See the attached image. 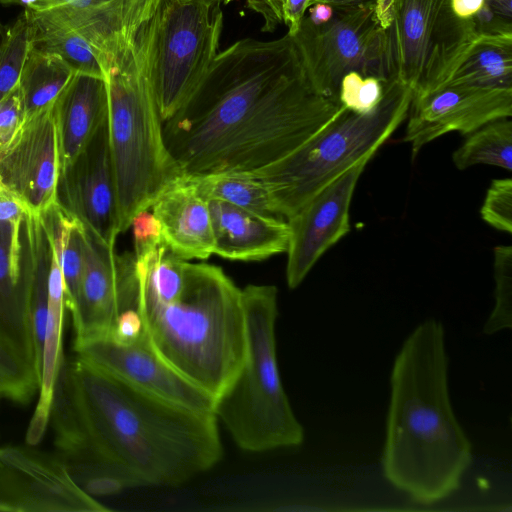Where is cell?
<instances>
[{
  "label": "cell",
  "mask_w": 512,
  "mask_h": 512,
  "mask_svg": "<svg viewBox=\"0 0 512 512\" xmlns=\"http://www.w3.org/2000/svg\"><path fill=\"white\" fill-rule=\"evenodd\" d=\"M49 425L55 453L84 490L104 477L126 488L181 485L223 454L214 413L151 396L77 355L62 360Z\"/></svg>",
  "instance_id": "cell-1"
},
{
  "label": "cell",
  "mask_w": 512,
  "mask_h": 512,
  "mask_svg": "<svg viewBox=\"0 0 512 512\" xmlns=\"http://www.w3.org/2000/svg\"><path fill=\"white\" fill-rule=\"evenodd\" d=\"M448 364L443 324L427 319L404 341L391 372L383 473L419 504L453 494L472 462L450 401Z\"/></svg>",
  "instance_id": "cell-2"
},
{
  "label": "cell",
  "mask_w": 512,
  "mask_h": 512,
  "mask_svg": "<svg viewBox=\"0 0 512 512\" xmlns=\"http://www.w3.org/2000/svg\"><path fill=\"white\" fill-rule=\"evenodd\" d=\"M305 69L293 38L238 40L220 51L190 100L163 123L166 146L185 175H202L223 143Z\"/></svg>",
  "instance_id": "cell-3"
},
{
  "label": "cell",
  "mask_w": 512,
  "mask_h": 512,
  "mask_svg": "<svg viewBox=\"0 0 512 512\" xmlns=\"http://www.w3.org/2000/svg\"><path fill=\"white\" fill-rule=\"evenodd\" d=\"M138 311L158 355L214 399L240 370L246 356L242 289L220 267L187 261L180 295Z\"/></svg>",
  "instance_id": "cell-4"
},
{
  "label": "cell",
  "mask_w": 512,
  "mask_h": 512,
  "mask_svg": "<svg viewBox=\"0 0 512 512\" xmlns=\"http://www.w3.org/2000/svg\"><path fill=\"white\" fill-rule=\"evenodd\" d=\"M108 135L117 192L118 231L150 209L185 174L170 154L163 120L136 43L105 72Z\"/></svg>",
  "instance_id": "cell-5"
},
{
  "label": "cell",
  "mask_w": 512,
  "mask_h": 512,
  "mask_svg": "<svg viewBox=\"0 0 512 512\" xmlns=\"http://www.w3.org/2000/svg\"><path fill=\"white\" fill-rule=\"evenodd\" d=\"M246 322L245 360L215 398L214 415L237 446L253 453L300 445L304 429L284 390L276 355L277 288L242 289Z\"/></svg>",
  "instance_id": "cell-6"
},
{
  "label": "cell",
  "mask_w": 512,
  "mask_h": 512,
  "mask_svg": "<svg viewBox=\"0 0 512 512\" xmlns=\"http://www.w3.org/2000/svg\"><path fill=\"white\" fill-rule=\"evenodd\" d=\"M384 84L383 98L372 112L357 114L342 107L324 127L284 158L240 174L263 182L278 214L289 218L329 182L360 161L371 159L407 118L411 89L398 81Z\"/></svg>",
  "instance_id": "cell-7"
},
{
  "label": "cell",
  "mask_w": 512,
  "mask_h": 512,
  "mask_svg": "<svg viewBox=\"0 0 512 512\" xmlns=\"http://www.w3.org/2000/svg\"><path fill=\"white\" fill-rule=\"evenodd\" d=\"M224 0H160L136 43L163 123L197 91L219 53Z\"/></svg>",
  "instance_id": "cell-8"
},
{
  "label": "cell",
  "mask_w": 512,
  "mask_h": 512,
  "mask_svg": "<svg viewBox=\"0 0 512 512\" xmlns=\"http://www.w3.org/2000/svg\"><path fill=\"white\" fill-rule=\"evenodd\" d=\"M384 33L388 81L412 91V99L442 88L479 35L470 19L459 18L451 0H375Z\"/></svg>",
  "instance_id": "cell-9"
},
{
  "label": "cell",
  "mask_w": 512,
  "mask_h": 512,
  "mask_svg": "<svg viewBox=\"0 0 512 512\" xmlns=\"http://www.w3.org/2000/svg\"><path fill=\"white\" fill-rule=\"evenodd\" d=\"M320 94L306 69L265 101L218 149L202 174L248 173L284 158L342 109Z\"/></svg>",
  "instance_id": "cell-10"
},
{
  "label": "cell",
  "mask_w": 512,
  "mask_h": 512,
  "mask_svg": "<svg viewBox=\"0 0 512 512\" xmlns=\"http://www.w3.org/2000/svg\"><path fill=\"white\" fill-rule=\"evenodd\" d=\"M291 37L312 85L326 97L338 100L341 79L349 72L387 83L384 33L375 0L334 7L333 17L322 25L304 16Z\"/></svg>",
  "instance_id": "cell-11"
},
{
  "label": "cell",
  "mask_w": 512,
  "mask_h": 512,
  "mask_svg": "<svg viewBox=\"0 0 512 512\" xmlns=\"http://www.w3.org/2000/svg\"><path fill=\"white\" fill-rule=\"evenodd\" d=\"M0 504L8 512H106L56 453L29 446L0 447Z\"/></svg>",
  "instance_id": "cell-12"
},
{
  "label": "cell",
  "mask_w": 512,
  "mask_h": 512,
  "mask_svg": "<svg viewBox=\"0 0 512 512\" xmlns=\"http://www.w3.org/2000/svg\"><path fill=\"white\" fill-rule=\"evenodd\" d=\"M138 302L134 255L116 253L86 228L84 267L70 312L73 348L110 337L118 315L126 309H138Z\"/></svg>",
  "instance_id": "cell-13"
},
{
  "label": "cell",
  "mask_w": 512,
  "mask_h": 512,
  "mask_svg": "<svg viewBox=\"0 0 512 512\" xmlns=\"http://www.w3.org/2000/svg\"><path fill=\"white\" fill-rule=\"evenodd\" d=\"M60 171L54 101L26 117L13 138L0 148V179L31 214L42 215L59 204Z\"/></svg>",
  "instance_id": "cell-14"
},
{
  "label": "cell",
  "mask_w": 512,
  "mask_h": 512,
  "mask_svg": "<svg viewBox=\"0 0 512 512\" xmlns=\"http://www.w3.org/2000/svg\"><path fill=\"white\" fill-rule=\"evenodd\" d=\"M73 350L81 359L144 393L177 406L214 413L215 399L164 361L145 330L130 344L104 338Z\"/></svg>",
  "instance_id": "cell-15"
},
{
  "label": "cell",
  "mask_w": 512,
  "mask_h": 512,
  "mask_svg": "<svg viewBox=\"0 0 512 512\" xmlns=\"http://www.w3.org/2000/svg\"><path fill=\"white\" fill-rule=\"evenodd\" d=\"M57 195L62 208L98 239L115 248L120 233L108 116L80 153L61 169Z\"/></svg>",
  "instance_id": "cell-16"
},
{
  "label": "cell",
  "mask_w": 512,
  "mask_h": 512,
  "mask_svg": "<svg viewBox=\"0 0 512 512\" xmlns=\"http://www.w3.org/2000/svg\"><path fill=\"white\" fill-rule=\"evenodd\" d=\"M370 159L329 182L287 218L290 238L286 280L298 287L318 259L350 231L349 209L355 187Z\"/></svg>",
  "instance_id": "cell-17"
},
{
  "label": "cell",
  "mask_w": 512,
  "mask_h": 512,
  "mask_svg": "<svg viewBox=\"0 0 512 512\" xmlns=\"http://www.w3.org/2000/svg\"><path fill=\"white\" fill-rule=\"evenodd\" d=\"M404 141L412 157L436 138L453 131L468 135L496 119L512 116V89L446 85L412 99Z\"/></svg>",
  "instance_id": "cell-18"
},
{
  "label": "cell",
  "mask_w": 512,
  "mask_h": 512,
  "mask_svg": "<svg viewBox=\"0 0 512 512\" xmlns=\"http://www.w3.org/2000/svg\"><path fill=\"white\" fill-rule=\"evenodd\" d=\"M160 0H66L45 12L78 32L105 72L134 44Z\"/></svg>",
  "instance_id": "cell-19"
},
{
  "label": "cell",
  "mask_w": 512,
  "mask_h": 512,
  "mask_svg": "<svg viewBox=\"0 0 512 512\" xmlns=\"http://www.w3.org/2000/svg\"><path fill=\"white\" fill-rule=\"evenodd\" d=\"M161 228L162 239L183 260H206L214 254V237L208 200L187 175L166 187L150 207Z\"/></svg>",
  "instance_id": "cell-20"
},
{
  "label": "cell",
  "mask_w": 512,
  "mask_h": 512,
  "mask_svg": "<svg viewBox=\"0 0 512 512\" xmlns=\"http://www.w3.org/2000/svg\"><path fill=\"white\" fill-rule=\"evenodd\" d=\"M214 254L230 260L260 261L288 249L284 218L265 216L221 200H208Z\"/></svg>",
  "instance_id": "cell-21"
},
{
  "label": "cell",
  "mask_w": 512,
  "mask_h": 512,
  "mask_svg": "<svg viewBox=\"0 0 512 512\" xmlns=\"http://www.w3.org/2000/svg\"><path fill=\"white\" fill-rule=\"evenodd\" d=\"M107 116L105 80L76 73L56 100L61 169L80 153Z\"/></svg>",
  "instance_id": "cell-22"
},
{
  "label": "cell",
  "mask_w": 512,
  "mask_h": 512,
  "mask_svg": "<svg viewBox=\"0 0 512 512\" xmlns=\"http://www.w3.org/2000/svg\"><path fill=\"white\" fill-rule=\"evenodd\" d=\"M22 224L0 222V335L20 348L38 370L31 335L28 287L22 269Z\"/></svg>",
  "instance_id": "cell-23"
},
{
  "label": "cell",
  "mask_w": 512,
  "mask_h": 512,
  "mask_svg": "<svg viewBox=\"0 0 512 512\" xmlns=\"http://www.w3.org/2000/svg\"><path fill=\"white\" fill-rule=\"evenodd\" d=\"M49 242L48 309L41 361L39 398L26 432V443L33 446L42 440L49 425L55 382L64 358L62 340L66 309L65 285L57 252L50 239Z\"/></svg>",
  "instance_id": "cell-24"
},
{
  "label": "cell",
  "mask_w": 512,
  "mask_h": 512,
  "mask_svg": "<svg viewBox=\"0 0 512 512\" xmlns=\"http://www.w3.org/2000/svg\"><path fill=\"white\" fill-rule=\"evenodd\" d=\"M446 85L512 89V35L479 34Z\"/></svg>",
  "instance_id": "cell-25"
},
{
  "label": "cell",
  "mask_w": 512,
  "mask_h": 512,
  "mask_svg": "<svg viewBox=\"0 0 512 512\" xmlns=\"http://www.w3.org/2000/svg\"><path fill=\"white\" fill-rule=\"evenodd\" d=\"M30 24L31 45L61 57L77 74L104 79L98 55L78 32L51 15L24 9Z\"/></svg>",
  "instance_id": "cell-26"
},
{
  "label": "cell",
  "mask_w": 512,
  "mask_h": 512,
  "mask_svg": "<svg viewBox=\"0 0 512 512\" xmlns=\"http://www.w3.org/2000/svg\"><path fill=\"white\" fill-rule=\"evenodd\" d=\"M75 74L58 55L31 45L19 80L25 118L56 101Z\"/></svg>",
  "instance_id": "cell-27"
},
{
  "label": "cell",
  "mask_w": 512,
  "mask_h": 512,
  "mask_svg": "<svg viewBox=\"0 0 512 512\" xmlns=\"http://www.w3.org/2000/svg\"><path fill=\"white\" fill-rule=\"evenodd\" d=\"M206 200H221L255 213L281 217L260 180L240 173L187 175Z\"/></svg>",
  "instance_id": "cell-28"
},
{
  "label": "cell",
  "mask_w": 512,
  "mask_h": 512,
  "mask_svg": "<svg viewBox=\"0 0 512 512\" xmlns=\"http://www.w3.org/2000/svg\"><path fill=\"white\" fill-rule=\"evenodd\" d=\"M452 160L459 170L477 164L512 169V121L510 117L488 122L468 134L453 152Z\"/></svg>",
  "instance_id": "cell-29"
},
{
  "label": "cell",
  "mask_w": 512,
  "mask_h": 512,
  "mask_svg": "<svg viewBox=\"0 0 512 512\" xmlns=\"http://www.w3.org/2000/svg\"><path fill=\"white\" fill-rule=\"evenodd\" d=\"M40 376L33 361L0 335V399L27 404L39 391Z\"/></svg>",
  "instance_id": "cell-30"
},
{
  "label": "cell",
  "mask_w": 512,
  "mask_h": 512,
  "mask_svg": "<svg viewBox=\"0 0 512 512\" xmlns=\"http://www.w3.org/2000/svg\"><path fill=\"white\" fill-rule=\"evenodd\" d=\"M30 47V24L25 11L12 23L0 21V100L19 84Z\"/></svg>",
  "instance_id": "cell-31"
},
{
  "label": "cell",
  "mask_w": 512,
  "mask_h": 512,
  "mask_svg": "<svg viewBox=\"0 0 512 512\" xmlns=\"http://www.w3.org/2000/svg\"><path fill=\"white\" fill-rule=\"evenodd\" d=\"M495 303L483 326V333L492 335L512 326V247L494 249Z\"/></svg>",
  "instance_id": "cell-32"
},
{
  "label": "cell",
  "mask_w": 512,
  "mask_h": 512,
  "mask_svg": "<svg viewBox=\"0 0 512 512\" xmlns=\"http://www.w3.org/2000/svg\"><path fill=\"white\" fill-rule=\"evenodd\" d=\"M384 88L385 84L376 77L349 72L341 79L338 100L344 108L354 113L367 114L380 104Z\"/></svg>",
  "instance_id": "cell-33"
},
{
  "label": "cell",
  "mask_w": 512,
  "mask_h": 512,
  "mask_svg": "<svg viewBox=\"0 0 512 512\" xmlns=\"http://www.w3.org/2000/svg\"><path fill=\"white\" fill-rule=\"evenodd\" d=\"M480 214L493 228L512 232V180L494 179L487 189Z\"/></svg>",
  "instance_id": "cell-34"
},
{
  "label": "cell",
  "mask_w": 512,
  "mask_h": 512,
  "mask_svg": "<svg viewBox=\"0 0 512 512\" xmlns=\"http://www.w3.org/2000/svg\"><path fill=\"white\" fill-rule=\"evenodd\" d=\"M25 119L20 84L0 100V148L16 134Z\"/></svg>",
  "instance_id": "cell-35"
},
{
  "label": "cell",
  "mask_w": 512,
  "mask_h": 512,
  "mask_svg": "<svg viewBox=\"0 0 512 512\" xmlns=\"http://www.w3.org/2000/svg\"><path fill=\"white\" fill-rule=\"evenodd\" d=\"M149 210L138 213L130 226L134 238V256L146 254L164 242L159 221Z\"/></svg>",
  "instance_id": "cell-36"
},
{
  "label": "cell",
  "mask_w": 512,
  "mask_h": 512,
  "mask_svg": "<svg viewBox=\"0 0 512 512\" xmlns=\"http://www.w3.org/2000/svg\"><path fill=\"white\" fill-rule=\"evenodd\" d=\"M144 330V321L140 312L138 309L130 308L118 315L108 338L121 344H130L137 341Z\"/></svg>",
  "instance_id": "cell-37"
},
{
  "label": "cell",
  "mask_w": 512,
  "mask_h": 512,
  "mask_svg": "<svg viewBox=\"0 0 512 512\" xmlns=\"http://www.w3.org/2000/svg\"><path fill=\"white\" fill-rule=\"evenodd\" d=\"M29 213L25 204L0 179V222L22 224Z\"/></svg>",
  "instance_id": "cell-38"
},
{
  "label": "cell",
  "mask_w": 512,
  "mask_h": 512,
  "mask_svg": "<svg viewBox=\"0 0 512 512\" xmlns=\"http://www.w3.org/2000/svg\"><path fill=\"white\" fill-rule=\"evenodd\" d=\"M478 34L512 35V21L493 12L484 2L482 8L472 17Z\"/></svg>",
  "instance_id": "cell-39"
},
{
  "label": "cell",
  "mask_w": 512,
  "mask_h": 512,
  "mask_svg": "<svg viewBox=\"0 0 512 512\" xmlns=\"http://www.w3.org/2000/svg\"><path fill=\"white\" fill-rule=\"evenodd\" d=\"M225 3L229 0H224ZM263 19L262 31L273 32L282 21V0H243Z\"/></svg>",
  "instance_id": "cell-40"
},
{
  "label": "cell",
  "mask_w": 512,
  "mask_h": 512,
  "mask_svg": "<svg viewBox=\"0 0 512 512\" xmlns=\"http://www.w3.org/2000/svg\"><path fill=\"white\" fill-rule=\"evenodd\" d=\"M308 5L309 0H282V21L290 36L298 32Z\"/></svg>",
  "instance_id": "cell-41"
},
{
  "label": "cell",
  "mask_w": 512,
  "mask_h": 512,
  "mask_svg": "<svg viewBox=\"0 0 512 512\" xmlns=\"http://www.w3.org/2000/svg\"><path fill=\"white\" fill-rule=\"evenodd\" d=\"M485 0H451L453 12L462 19L472 18L484 5Z\"/></svg>",
  "instance_id": "cell-42"
},
{
  "label": "cell",
  "mask_w": 512,
  "mask_h": 512,
  "mask_svg": "<svg viewBox=\"0 0 512 512\" xmlns=\"http://www.w3.org/2000/svg\"><path fill=\"white\" fill-rule=\"evenodd\" d=\"M307 10L308 15L305 14V16L316 25L327 23L334 14V7L326 3L313 4Z\"/></svg>",
  "instance_id": "cell-43"
},
{
  "label": "cell",
  "mask_w": 512,
  "mask_h": 512,
  "mask_svg": "<svg viewBox=\"0 0 512 512\" xmlns=\"http://www.w3.org/2000/svg\"><path fill=\"white\" fill-rule=\"evenodd\" d=\"M366 1H370V0H309L308 7H310L311 5L316 4V3H326L331 6L337 7V6L353 5V4L362 3V2H366Z\"/></svg>",
  "instance_id": "cell-44"
},
{
  "label": "cell",
  "mask_w": 512,
  "mask_h": 512,
  "mask_svg": "<svg viewBox=\"0 0 512 512\" xmlns=\"http://www.w3.org/2000/svg\"><path fill=\"white\" fill-rule=\"evenodd\" d=\"M26 0H0L2 5H25Z\"/></svg>",
  "instance_id": "cell-45"
},
{
  "label": "cell",
  "mask_w": 512,
  "mask_h": 512,
  "mask_svg": "<svg viewBox=\"0 0 512 512\" xmlns=\"http://www.w3.org/2000/svg\"><path fill=\"white\" fill-rule=\"evenodd\" d=\"M0 512H8L2 504H0Z\"/></svg>",
  "instance_id": "cell-46"
}]
</instances>
